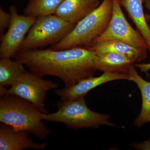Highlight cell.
<instances>
[{"instance_id":"ba28073f","label":"cell","mask_w":150,"mask_h":150,"mask_svg":"<svg viewBox=\"0 0 150 150\" xmlns=\"http://www.w3.org/2000/svg\"><path fill=\"white\" fill-rule=\"evenodd\" d=\"M11 22L7 32L1 37L0 56L1 58L14 57L20 50L25 35L35 23L37 17L20 15L16 7H10Z\"/></svg>"},{"instance_id":"3957f363","label":"cell","mask_w":150,"mask_h":150,"mask_svg":"<svg viewBox=\"0 0 150 150\" xmlns=\"http://www.w3.org/2000/svg\"><path fill=\"white\" fill-rule=\"evenodd\" d=\"M112 0H103L97 8L75 25L66 38L49 49L63 50L88 46L107 28L112 16Z\"/></svg>"},{"instance_id":"ac0fdd59","label":"cell","mask_w":150,"mask_h":150,"mask_svg":"<svg viewBox=\"0 0 150 150\" xmlns=\"http://www.w3.org/2000/svg\"><path fill=\"white\" fill-rule=\"evenodd\" d=\"M11 15L6 12L1 8H0V35L1 37L4 34L6 29L8 28L11 22Z\"/></svg>"},{"instance_id":"30bf717a","label":"cell","mask_w":150,"mask_h":150,"mask_svg":"<svg viewBox=\"0 0 150 150\" xmlns=\"http://www.w3.org/2000/svg\"><path fill=\"white\" fill-rule=\"evenodd\" d=\"M29 131L18 130L1 123L0 125V150L44 149L48 142L36 143L29 137Z\"/></svg>"},{"instance_id":"2e32d148","label":"cell","mask_w":150,"mask_h":150,"mask_svg":"<svg viewBox=\"0 0 150 150\" xmlns=\"http://www.w3.org/2000/svg\"><path fill=\"white\" fill-rule=\"evenodd\" d=\"M24 65L19 61L9 58L0 60V85L11 86L18 78L25 71Z\"/></svg>"},{"instance_id":"44dd1931","label":"cell","mask_w":150,"mask_h":150,"mask_svg":"<svg viewBox=\"0 0 150 150\" xmlns=\"http://www.w3.org/2000/svg\"><path fill=\"white\" fill-rule=\"evenodd\" d=\"M144 6L149 11L150 13L146 14V17L147 21H150V0H145L144 2ZM150 28V25H149Z\"/></svg>"},{"instance_id":"e0dca14e","label":"cell","mask_w":150,"mask_h":150,"mask_svg":"<svg viewBox=\"0 0 150 150\" xmlns=\"http://www.w3.org/2000/svg\"><path fill=\"white\" fill-rule=\"evenodd\" d=\"M64 1L29 0L24 9V14L36 17L54 14Z\"/></svg>"},{"instance_id":"9c48e42d","label":"cell","mask_w":150,"mask_h":150,"mask_svg":"<svg viewBox=\"0 0 150 150\" xmlns=\"http://www.w3.org/2000/svg\"><path fill=\"white\" fill-rule=\"evenodd\" d=\"M127 80L130 81L129 74L105 72L98 77H89L69 87L57 89L55 93L61 98V101L85 96L91 90L106 83L115 80Z\"/></svg>"},{"instance_id":"52a82bcc","label":"cell","mask_w":150,"mask_h":150,"mask_svg":"<svg viewBox=\"0 0 150 150\" xmlns=\"http://www.w3.org/2000/svg\"><path fill=\"white\" fill-rule=\"evenodd\" d=\"M112 1V16L107 28L90 45L105 40H116L137 48L148 49L144 38L137 30L132 27L125 17L119 0Z\"/></svg>"},{"instance_id":"ffe728a7","label":"cell","mask_w":150,"mask_h":150,"mask_svg":"<svg viewBox=\"0 0 150 150\" xmlns=\"http://www.w3.org/2000/svg\"><path fill=\"white\" fill-rule=\"evenodd\" d=\"M135 67L139 69L142 72H144L148 74V71L150 70V63L148 64H136L134 65Z\"/></svg>"},{"instance_id":"7c38bea8","label":"cell","mask_w":150,"mask_h":150,"mask_svg":"<svg viewBox=\"0 0 150 150\" xmlns=\"http://www.w3.org/2000/svg\"><path fill=\"white\" fill-rule=\"evenodd\" d=\"M85 47L96 54L114 53L126 55L134 59L136 62L145 60L148 56L147 48H137L118 40H105Z\"/></svg>"},{"instance_id":"d6986e66","label":"cell","mask_w":150,"mask_h":150,"mask_svg":"<svg viewBox=\"0 0 150 150\" xmlns=\"http://www.w3.org/2000/svg\"><path fill=\"white\" fill-rule=\"evenodd\" d=\"M133 147L139 150H150V139L142 143H136Z\"/></svg>"},{"instance_id":"5bb4252c","label":"cell","mask_w":150,"mask_h":150,"mask_svg":"<svg viewBox=\"0 0 150 150\" xmlns=\"http://www.w3.org/2000/svg\"><path fill=\"white\" fill-rule=\"evenodd\" d=\"M145 0H119L121 7L126 10L137 30L144 38L150 54V28L144 9Z\"/></svg>"},{"instance_id":"9a60e30c","label":"cell","mask_w":150,"mask_h":150,"mask_svg":"<svg viewBox=\"0 0 150 150\" xmlns=\"http://www.w3.org/2000/svg\"><path fill=\"white\" fill-rule=\"evenodd\" d=\"M129 74L130 81L137 85L142 95V109L139 116L134 121L135 126L140 128L146 123L150 122V81L142 78L134 65L131 67Z\"/></svg>"},{"instance_id":"7402d4cb","label":"cell","mask_w":150,"mask_h":150,"mask_svg":"<svg viewBox=\"0 0 150 150\" xmlns=\"http://www.w3.org/2000/svg\"><path fill=\"white\" fill-rule=\"evenodd\" d=\"M8 89L5 86L0 85V96L1 98L7 95Z\"/></svg>"},{"instance_id":"277c9868","label":"cell","mask_w":150,"mask_h":150,"mask_svg":"<svg viewBox=\"0 0 150 150\" xmlns=\"http://www.w3.org/2000/svg\"><path fill=\"white\" fill-rule=\"evenodd\" d=\"M85 97L61 100L57 105L58 110L53 113H43V120L47 122L63 123L68 128L74 130L98 128L101 125L116 126L109 121V115L100 114L90 109Z\"/></svg>"},{"instance_id":"6da1fadb","label":"cell","mask_w":150,"mask_h":150,"mask_svg":"<svg viewBox=\"0 0 150 150\" xmlns=\"http://www.w3.org/2000/svg\"><path fill=\"white\" fill-rule=\"evenodd\" d=\"M39 76L59 78L69 87L96 73L95 53L84 46L63 50L48 49L21 50L14 56Z\"/></svg>"},{"instance_id":"7a4b0ae2","label":"cell","mask_w":150,"mask_h":150,"mask_svg":"<svg viewBox=\"0 0 150 150\" xmlns=\"http://www.w3.org/2000/svg\"><path fill=\"white\" fill-rule=\"evenodd\" d=\"M42 114L37 108L26 100L7 95L0 100V122L14 129L29 131L40 140L51 134L43 122Z\"/></svg>"},{"instance_id":"4fadbf2b","label":"cell","mask_w":150,"mask_h":150,"mask_svg":"<svg viewBox=\"0 0 150 150\" xmlns=\"http://www.w3.org/2000/svg\"><path fill=\"white\" fill-rule=\"evenodd\" d=\"M94 62L97 70L126 74L136 62L129 56L114 53H95Z\"/></svg>"},{"instance_id":"8fae6325","label":"cell","mask_w":150,"mask_h":150,"mask_svg":"<svg viewBox=\"0 0 150 150\" xmlns=\"http://www.w3.org/2000/svg\"><path fill=\"white\" fill-rule=\"evenodd\" d=\"M100 4V0H64L54 14L76 25Z\"/></svg>"},{"instance_id":"5b68a950","label":"cell","mask_w":150,"mask_h":150,"mask_svg":"<svg viewBox=\"0 0 150 150\" xmlns=\"http://www.w3.org/2000/svg\"><path fill=\"white\" fill-rule=\"evenodd\" d=\"M75 25L55 14L38 17L20 50L39 49L48 45L54 46L66 38Z\"/></svg>"},{"instance_id":"8992f818","label":"cell","mask_w":150,"mask_h":150,"mask_svg":"<svg viewBox=\"0 0 150 150\" xmlns=\"http://www.w3.org/2000/svg\"><path fill=\"white\" fill-rule=\"evenodd\" d=\"M59 87L58 83L53 81L25 71L8 89L7 95L20 97L31 103L43 113H48L44 104L46 94L49 91L57 89Z\"/></svg>"}]
</instances>
